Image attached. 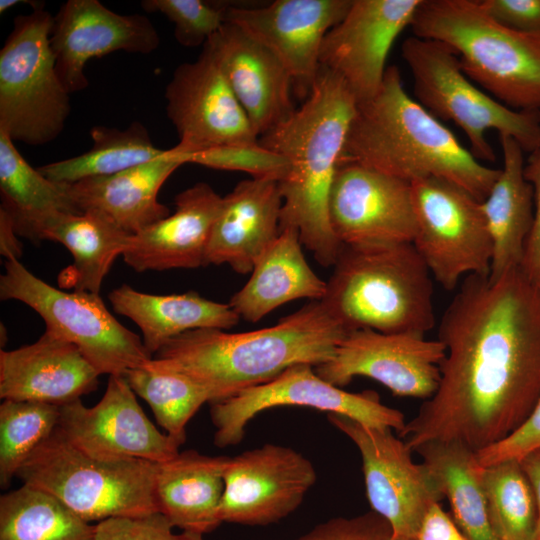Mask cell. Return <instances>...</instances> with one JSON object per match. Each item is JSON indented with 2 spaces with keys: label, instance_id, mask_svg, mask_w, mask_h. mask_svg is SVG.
<instances>
[{
  "label": "cell",
  "instance_id": "cell-1",
  "mask_svg": "<svg viewBox=\"0 0 540 540\" xmlns=\"http://www.w3.org/2000/svg\"><path fill=\"white\" fill-rule=\"evenodd\" d=\"M446 349L436 392L399 437L415 451L456 442L474 452L499 442L540 396V287L522 270L466 276L438 325Z\"/></svg>",
  "mask_w": 540,
  "mask_h": 540
},
{
  "label": "cell",
  "instance_id": "cell-2",
  "mask_svg": "<svg viewBox=\"0 0 540 540\" xmlns=\"http://www.w3.org/2000/svg\"><path fill=\"white\" fill-rule=\"evenodd\" d=\"M356 105L345 82L320 66L302 105L258 140L290 165L279 182L280 230L297 229L302 245L325 267L342 248L330 225L329 196Z\"/></svg>",
  "mask_w": 540,
  "mask_h": 540
},
{
  "label": "cell",
  "instance_id": "cell-3",
  "mask_svg": "<svg viewBox=\"0 0 540 540\" xmlns=\"http://www.w3.org/2000/svg\"><path fill=\"white\" fill-rule=\"evenodd\" d=\"M346 334L322 301L315 300L263 329L185 332L154 358L202 386L211 404L267 383L291 366L330 361Z\"/></svg>",
  "mask_w": 540,
  "mask_h": 540
},
{
  "label": "cell",
  "instance_id": "cell-4",
  "mask_svg": "<svg viewBox=\"0 0 540 540\" xmlns=\"http://www.w3.org/2000/svg\"><path fill=\"white\" fill-rule=\"evenodd\" d=\"M341 160L409 183L444 179L480 202L500 173L476 159L439 119L407 94L394 65L386 68L377 93L357 103Z\"/></svg>",
  "mask_w": 540,
  "mask_h": 540
},
{
  "label": "cell",
  "instance_id": "cell-5",
  "mask_svg": "<svg viewBox=\"0 0 540 540\" xmlns=\"http://www.w3.org/2000/svg\"><path fill=\"white\" fill-rule=\"evenodd\" d=\"M432 279L412 243L342 245L321 301L347 332L425 335L436 324Z\"/></svg>",
  "mask_w": 540,
  "mask_h": 540
},
{
  "label": "cell",
  "instance_id": "cell-6",
  "mask_svg": "<svg viewBox=\"0 0 540 540\" xmlns=\"http://www.w3.org/2000/svg\"><path fill=\"white\" fill-rule=\"evenodd\" d=\"M410 27L449 46L467 77L499 102L540 111V37L505 27L478 0H422Z\"/></svg>",
  "mask_w": 540,
  "mask_h": 540
},
{
  "label": "cell",
  "instance_id": "cell-7",
  "mask_svg": "<svg viewBox=\"0 0 540 540\" xmlns=\"http://www.w3.org/2000/svg\"><path fill=\"white\" fill-rule=\"evenodd\" d=\"M157 465L142 459L88 455L55 430L16 477L23 484L54 495L86 522L99 523L159 512L155 498Z\"/></svg>",
  "mask_w": 540,
  "mask_h": 540
},
{
  "label": "cell",
  "instance_id": "cell-8",
  "mask_svg": "<svg viewBox=\"0 0 540 540\" xmlns=\"http://www.w3.org/2000/svg\"><path fill=\"white\" fill-rule=\"evenodd\" d=\"M402 57L412 75L415 100L437 119L454 122L479 161L496 159L486 137L489 130L514 138L524 152L540 148V111L514 110L481 91L446 44L413 35L404 40Z\"/></svg>",
  "mask_w": 540,
  "mask_h": 540
},
{
  "label": "cell",
  "instance_id": "cell-9",
  "mask_svg": "<svg viewBox=\"0 0 540 540\" xmlns=\"http://www.w3.org/2000/svg\"><path fill=\"white\" fill-rule=\"evenodd\" d=\"M52 26L44 8L19 15L0 50V131L12 141L51 142L70 115L69 93L50 46Z\"/></svg>",
  "mask_w": 540,
  "mask_h": 540
},
{
  "label": "cell",
  "instance_id": "cell-10",
  "mask_svg": "<svg viewBox=\"0 0 540 540\" xmlns=\"http://www.w3.org/2000/svg\"><path fill=\"white\" fill-rule=\"evenodd\" d=\"M0 278V298L32 308L45 331L76 346L100 374L124 376L153 357L142 339L123 326L99 294L64 291L31 273L18 259H7Z\"/></svg>",
  "mask_w": 540,
  "mask_h": 540
},
{
  "label": "cell",
  "instance_id": "cell-11",
  "mask_svg": "<svg viewBox=\"0 0 540 540\" xmlns=\"http://www.w3.org/2000/svg\"><path fill=\"white\" fill-rule=\"evenodd\" d=\"M416 231L412 244L432 278L453 290L468 275H489L492 241L481 202L440 178L411 182Z\"/></svg>",
  "mask_w": 540,
  "mask_h": 540
},
{
  "label": "cell",
  "instance_id": "cell-12",
  "mask_svg": "<svg viewBox=\"0 0 540 540\" xmlns=\"http://www.w3.org/2000/svg\"><path fill=\"white\" fill-rule=\"evenodd\" d=\"M280 406L318 409L339 414L364 425L402 432L404 414L384 405L377 392L351 393L321 378L310 364L289 367L273 380L243 390L225 400L211 403L215 427L214 444L225 448L240 443L251 419L258 413Z\"/></svg>",
  "mask_w": 540,
  "mask_h": 540
},
{
  "label": "cell",
  "instance_id": "cell-13",
  "mask_svg": "<svg viewBox=\"0 0 540 540\" xmlns=\"http://www.w3.org/2000/svg\"><path fill=\"white\" fill-rule=\"evenodd\" d=\"M327 419L361 454L372 511L389 523L396 538L415 540L426 513L444 498L434 475L424 463L413 462L412 450L392 429L370 427L339 414H327Z\"/></svg>",
  "mask_w": 540,
  "mask_h": 540
},
{
  "label": "cell",
  "instance_id": "cell-14",
  "mask_svg": "<svg viewBox=\"0 0 540 540\" xmlns=\"http://www.w3.org/2000/svg\"><path fill=\"white\" fill-rule=\"evenodd\" d=\"M445 355L444 344L424 334L358 329L347 332L330 361L314 368L321 378L340 388L364 376L396 396L427 400L438 388Z\"/></svg>",
  "mask_w": 540,
  "mask_h": 540
},
{
  "label": "cell",
  "instance_id": "cell-15",
  "mask_svg": "<svg viewBox=\"0 0 540 540\" xmlns=\"http://www.w3.org/2000/svg\"><path fill=\"white\" fill-rule=\"evenodd\" d=\"M59 407L57 432L88 455L162 463L179 453L181 445L148 419L124 376H109L102 398L92 407L81 399Z\"/></svg>",
  "mask_w": 540,
  "mask_h": 540
},
{
  "label": "cell",
  "instance_id": "cell-16",
  "mask_svg": "<svg viewBox=\"0 0 540 540\" xmlns=\"http://www.w3.org/2000/svg\"><path fill=\"white\" fill-rule=\"evenodd\" d=\"M166 113L179 136L175 148L191 154L211 148L258 142L246 112L209 49L183 63L166 86Z\"/></svg>",
  "mask_w": 540,
  "mask_h": 540
},
{
  "label": "cell",
  "instance_id": "cell-17",
  "mask_svg": "<svg viewBox=\"0 0 540 540\" xmlns=\"http://www.w3.org/2000/svg\"><path fill=\"white\" fill-rule=\"evenodd\" d=\"M329 220L342 245L412 243L411 183L341 160L329 196Z\"/></svg>",
  "mask_w": 540,
  "mask_h": 540
},
{
  "label": "cell",
  "instance_id": "cell-18",
  "mask_svg": "<svg viewBox=\"0 0 540 540\" xmlns=\"http://www.w3.org/2000/svg\"><path fill=\"white\" fill-rule=\"evenodd\" d=\"M312 463L292 448L265 444L230 457L219 507L221 522L268 525L295 511L315 484Z\"/></svg>",
  "mask_w": 540,
  "mask_h": 540
},
{
  "label": "cell",
  "instance_id": "cell-19",
  "mask_svg": "<svg viewBox=\"0 0 540 540\" xmlns=\"http://www.w3.org/2000/svg\"><path fill=\"white\" fill-rule=\"evenodd\" d=\"M422 0H353L344 18L325 36L320 66L339 76L357 103L373 97L386 71L393 43L411 25Z\"/></svg>",
  "mask_w": 540,
  "mask_h": 540
},
{
  "label": "cell",
  "instance_id": "cell-20",
  "mask_svg": "<svg viewBox=\"0 0 540 540\" xmlns=\"http://www.w3.org/2000/svg\"><path fill=\"white\" fill-rule=\"evenodd\" d=\"M352 1L276 0L257 8L227 6L226 22L268 48L286 68L296 93L306 99L320 70L323 40Z\"/></svg>",
  "mask_w": 540,
  "mask_h": 540
},
{
  "label": "cell",
  "instance_id": "cell-21",
  "mask_svg": "<svg viewBox=\"0 0 540 540\" xmlns=\"http://www.w3.org/2000/svg\"><path fill=\"white\" fill-rule=\"evenodd\" d=\"M159 44V34L146 16L118 14L98 0H68L53 16L50 46L69 94L88 86L84 70L90 59L117 51L149 54Z\"/></svg>",
  "mask_w": 540,
  "mask_h": 540
},
{
  "label": "cell",
  "instance_id": "cell-22",
  "mask_svg": "<svg viewBox=\"0 0 540 540\" xmlns=\"http://www.w3.org/2000/svg\"><path fill=\"white\" fill-rule=\"evenodd\" d=\"M204 46L212 53L258 137L294 112L292 79L286 68L244 30L226 22Z\"/></svg>",
  "mask_w": 540,
  "mask_h": 540
},
{
  "label": "cell",
  "instance_id": "cell-23",
  "mask_svg": "<svg viewBox=\"0 0 540 540\" xmlns=\"http://www.w3.org/2000/svg\"><path fill=\"white\" fill-rule=\"evenodd\" d=\"M100 374L73 344L48 332L0 351V397L62 406L96 390Z\"/></svg>",
  "mask_w": 540,
  "mask_h": 540
},
{
  "label": "cell",
  "instance_id": "cell-24",
  "mask_svg": "<svg viewBox=\"0 0 540 540\" xmlns=\"http://www.w3.org/2000/svg\"><path fill=\"white\" fill-rule=\"evenodd\" d=\"M172 215L131 235L122 257L137 272L206 266V252L222 197L198 182L175 197Z\"/></svg>",
  "mask_w": 540,
  "mask_h": 540
},
{
  "label": "cell",
  "instance_id": "cell-25",
  "mask_svg": "<svg viewBox=\"0 0 540 540\" xmlns=\"http://www.w3.org/2000/svg\"><path fill=\"white\" fill-rule=\"evenodd\" d=\"M279 182L251 178L222 197L206 252V266L227 264L240 274L255 264L280 233Z\"/></svg>",
  "mask_w": 540,
  "mask_h": 540
},
{
  "label": "cell",
  "instance_id": "cell-26",
  "mask_svg": "<svg viewBox=\"0 0 540 540\" xmlns=\"http://www.w3.org/2000/svg\"><path fill=\"white\" fill-rule=\"evenodd\" d=\"M184 164L183 154L174 146L150 162L71 183L69 194L80 212L99 214L134 235L170 215L168 207L158 201V193Z\"/></svg>",
  "mask_w": 540,
  "mask_h": 540
},
{
  "label": "cell",
  "instance_id": "cell-27",
  "mask_svg": "<svg viewBox=\"0 0 540 540\" xmlns=\"http://www.w3.org/2000/svg\"><path fill=\"white\" fill-rule=\"evenodd\" d=\"M229 459L185 450L158 463L155 498L159 513L183 532L203 535L216 529L222 523L219 507Z\"/></svg>",
  "mask_w": 540,
  "mask_h": 540
},
{
  "label": "cell",
  "instance_id": "cell-28",
  "mask_svg": "<svg viewBox=\"0 0 540 540\" xmlns=\"http://www.w3.org/2000/svg\"><path fill=\"white\" fill-rule=\"evenodd\" d=\"M503 167L481 209L492 241L489 278L520 267L535 218L534 191L525 177L524 151L510 136H499Z\"/></svg>",
  "mask_w": 540,
  "mask_h": 540
},
{
  "label": "cell",
  "instance_id": "cell-29",
  "mask_svg": "<svg viewBox=\"0 0 540 540\" xmlns=\"http://www.w3.org/2000/svg\"><path fill=\"white\" fill-rule=\"evenodd\" d=\"M251 273L229 302L236 314L249 322H257L279 306L297 299L322 300L326 293L327 282L307 263L295 228L280 230Z\"/></svg>",
  "mask_w": 540,
  "mask_h": 540
},
{
  "label": "cell",
  "instance_id": "cell-30",
  "mask_svg": "<svg viewBox=\"0 0 540 540\" xmlns=\"http://www.w3.org/2000/svg\"><path fill=\"white\" fill-rule=\"evenodd\" d=\"M114 311L132 320L142 332V341L153 357L168 341L192 330H227L240 317L225 303L215 302L189 291L154 295L127 284L109 294Z\"/></svg>",
  "mask_w": 540,
  "mask_h": 540
},
{
  "label": "cell",
  "instance_id": "cell-31",
  "mask_svg": "<svg viewBox=\"0 0 540 540\" xmlns=\"http://www.w3.org/2000/svg\"><path fill=\"white\" fill-rule=\"evenodd\" d=\"M131 234L93 212L55 213L38 228V241L64 245L73 263L60 275L64 288L99 294L115 259L125 252Z\"/></svg>",
  "mask_w": 540,
  "mask_h": 540
},
{
  "label": "cell",
  "instance_id": "cell-32",
  "mask_svg": "<svg viewBox=\"0 0 540 540\" xmlns=\"http://www.w3.org/2000/svg\"><path fill=\"white\" fill-rule=\"evenodd\" d=\"M417 452L447 497L453 520L467 540H498L487 509L476 453L456 442L431 441Z\"/></svg>",
  "mask_w": 540,
  "mask_h": 540
},
{
  "label": "cell",
  "instance_id": "cell-33",
  "mask_svg": "<svg viewBox=\"0 0 540 540\" xmlns=\"http://www.w3.org/2000/svg\"><path fill=\"white\" fill-rule=\"evenodd\" d=\"M69 184L57 183L34 169L13 141L0 131L1 206L11 215L19 236L38 243V228L55 213H82L74 204Z\"/></svg>",
  "mask_w": 540,
  "mask_h": 540
},
{
  "label": "cell",
  "instance_id": "cell-34",
  "mask_svg": "<svg viewBox=\"0 0 540 540\" xmlns=\"http://www.w3.org/2000/svg\"><path fill=\"white\" fill-rule=\"evenodd\" d=\"M93 144L78 156L45 164L38 168L46 178L71 184L77 181L109 176L150 162L165 150L154 146L150 135L140 122L120 130L97 125L90 130Z\"/></svg>",
  "mask_w": 540,
  "mask_h": 540
},
{
  "label": "cell",
  "instance_id": "cell-35",
  "mask_svg": "<svg viewBox=\"0 0 540 540\" xmlns=\"http://www.w3.org/2000/svg\"><path fill=\"white\" fill-rule=\"evenodd\" d=\"M95 525L54 495L23 484L0 497V540H93Z\"/></svg>",
  "mask_w": 540,
  "mask_h": 540
},
{
  "label": "cell",
  "instance_id": "cell-36",
  "mask_svg": "<svg viewBox=\"0 0 540 540\" xmlns=\"http://www.w3.org/2000/svg\"><path fill=\"white\" fill-rule=\"evenodd\" d=\"M124 377L135 394L149 404L158 425L182 445L187 423L209 402L206 390L154 357L143 366L127 371Z\"/></svg>",
  "mask_w": 540,
  "mask_h": 540
},
{
  "label": "cell",
  "instance_id": "cell-37",
  "mask_svg": "<svg viewBox=\"0 0 540 540\" xmlns=\"http://www.w3.org/2000/svg\"><path fill=\"white\" fill-rule=\"evenodd\" d=\"M481 481L488 515L498 540H534L537 505L520 461L482 467Z\"/></svg>",
  "mask_w": 540,
  "mask_h": 540
},
{
  "label": "cell",
  "instance_id": "cell-38",
  "mask_svg": "<svg viewBox=\"0 0 540 540\" xmlns=\"http://www.w3.org/2000/svg\"><path fill=\"white\" fill-rule=\"evenodd\" d=\"M60 407L3 400L0 405V485L6 488L35 449L55 432Z\"/></svg>",
  "mask_w": 540,
  "mask_h": 540
},
{
  "label": "cell",
  "instance_id": "cell-39",
  "mask_svg": "<svg viewBox=\"0 0 540 540\" xmlns=\"http://www.w3.org/2000/svg\"><path fill=\"white\" fill-rule=\"evenodd\" d=\"M148 13H161L175 26L177 42L184 47L204 46L226 23L227 6L203 0H143Z\"/></svg>",
  "mask_w": 540,
  "mask_h": 540
},
{
  "label": "cell",
  "instance_id": "cell-40",
  "mask_svg": "<svg viewBox=\"0 0 540 540\" xmlns=\"http://www.w3.org/2000/svg\"><path fill=\"white\" fill-rule=\"evenodd\" d=\"M183 157L186 164L241 171L250 174L252 178H268L278 182L287 176L290 169L285 157L263 147L259 141L211 148L183 154Z\"/></svg>",
  "mask_w": 540,
  "mask_h": 540
},
{
  "label": "cell",
  "instance_id": "cell-41",
  "mask_svg": "<svg viewBox=\"0 0 540 540\" xmlns=\"http://www.w3.org/2000/svg\"><path fill=\"white\" fill-rule=\"evenodd\" d=\"M186 540H204L203 535L183 532ZM296 540H403L396 538L389 523L374 511L354 517H336L323 522Z\"/></svg>",
  "mask_w": 540,
  "mask_h": 540
},
{
  "label": "cell",
  "instance_id": "cell-42",
  "mask_svg": "<svg viewBox=\"0 0 540 540\" xmlns=\"http://www.w3.org/2000/svg\"><path fill=\"white\" fill-rule=\"evenodd\" d=\"M540 450V396L523 423L504 439L479 451L476 459L481 467L503 461H521Z\"/></svg>",
  "mask_w": 540,
  "mask_h": 540
},
{
  "label": "cell",
  "instance_id": "cell-43",
  "mask_svg": "<svg viewBox=\"0 0 540 540\" xmlns=\"http://www.w3.org/2000/svg\"><path fill=\"white\" fill-rule=\"evenodd\" d=\"M93 540H186L161 513L109 518L95 524Z\"/></svg>",
  "mask_w": 540,
  "mask_h": 540
},
{
  "label": "cell",
  "instance_id": "cell-44",
  "mask_svg": "<svg viewBox=\"0 0 540 540\" xmlns=\"http://www.w3.org/2000/svg\"><path fill=\"white\" fill-rule=\"evenodd\" d=\"M497 22L516 32L540 37V0H480Z\"/></svg>",
  "mask_w": 540,
  "mask_h": 540
},
{
  "label": "cell",
  "instance_id": "cell-45",
  "mask_svg": "<svg viewBox=\"0 0 540 540\" xmlns=\"http://www.w3.org/2000/svg\"><path fill=\"white\" fill-rule=\"evenodd\" d=\"M524 173L534 191L535 218L525 246L521 268L529 279L540 287V148L531 153Z\"/></svg>",
  "mask_w": 540,
  "mask_h": 540
},
{
  "label": "cell",
  "instance_id": "cell-46",
  "mask_svg": "<svg viewBox=\"0 0 540 540\" xmlns=\"http://www.w3.org/2000/svg\"><path fill=\"white\" fill-rule=\"evenodd\" d=\"M415 540H467V538L440 504H435L426 513Z\"/></svg>",
  "mask_w": 540,
  "mask_h": 540
},
{
  "label": "cell",
  "instance_id": "cell-47",
  "mask_svg": "<svg viewBox=\"0 0 540 540\" xmlns=\"http://www.w3.org/2000/svg\"><path fill=\"white\" fill-rule=\"evenodd\" d=\"M15 230L10 213L0 207V252L7 259H18L22 255V245Z\"/></svg>",
  "mask_w": 540,
  "mask_h": 540
},
{
  "label": "cell",
  "instance_id": "cell-48",
  "mask_svg": "<svg viewBox=\"0 0 540 540\" xmlns=\"http://www.w3.org/2000/svg\"><path fill=\"white\" fill-rule=\"evenodd\" d=\"M520 462L534 491L537 505V523L534 540H540V450L529 454Z\"/></svg>",
  "mask_w": 540,
  "mask_h": 540
},
{
  "label": "cell",
  "instance_id": "cell-49",
  "mask_svg": "<svg viewBox=\"0 0 540 540\" xmlns=\"http://www.w3.org/2000/svg\"><path fill=\"white\" fill-rule=\"evenodd\" d=\"M27 4L31 5L33 10L44 8L43 2L38 1H29V0H1L0 1V14L5 13L7 10L11 9L12 7H15L19 4Z\"/></svg>",
  "mask_w": 540,
  "mask_h": 540
}]
</instances>
